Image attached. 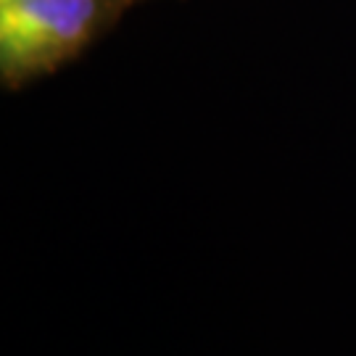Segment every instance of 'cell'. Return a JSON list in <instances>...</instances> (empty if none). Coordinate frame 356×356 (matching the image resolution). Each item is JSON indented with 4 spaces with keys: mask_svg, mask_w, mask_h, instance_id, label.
I'll list each match as a JSON object with an SVG mask.
<instances>
[{
    "mask_svg": "<svg viewBox=\"0 0 356 356\" xmlns=\"http://www.w3.org/2000/svg\"><path fill=\"white\" fill-rule=\"evenodd\" d=\"M101 16V0H26L0 8V69L24 79L61 64L85 45Z\"/></svg>",
    "mask_w": 356,
    "mask_h": 356,
    "instance_id": "obj_1",
    "label": "cell"
},
{
    "mask_svg": "<svg viewBox=\"0 0 356 356\" xmlns=\"http://www.w3.org/2000/svg\"><path fill=\"white\" fill-rule=\"evenodd\" d=\"M19 3H26V0H0V8H8V6H19Z\"/></svg>",
    "mask_w": 356,
    "mask_h": 356,
    "instance_id": "obj_2",
    "label": "cell"
}]
</instances>
